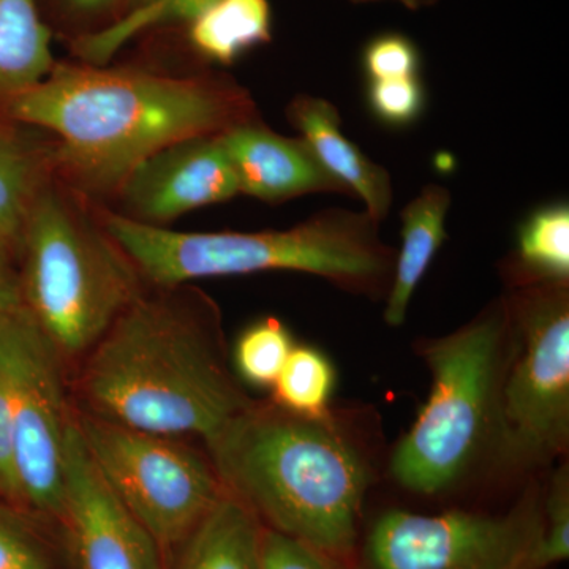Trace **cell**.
Here are the masks:
<instances>
[{
  "label": "cell",
  "instance_id": "1",
  "mask_svg": "<svg viewBox=\"0 0 569 569\" xmlns=\"http://www.w3.org/2000/svg\"><path fill=\"white\" fill-rule=\"evenodd\" d=\"M2 116L50 134L54 178L89 201L114 198L138 164L174 142L260 121L250 93L228 78L88 62H56Z\"/></svg>",
  "mask_w": 569,
  "mask_h": 569
},
{
  "label": "cell",
  "instance_id": "2",
  "mask_svg": "<svg viewBox=\"0 0 569 569\" xmlns=\"http://www.w3.org/2000/svg\"><path fill=\"white\" fill-rule=\"evenodd\" d=\"M69 387L78 413L204 445L254 402L228 358L219 307L187 284H148Z\"/></svg>",
  "mask_w": 569,
  "mask_h": 569
},
{
  "label": "cell",
  "instance_id": "3",
  "mask_svg": "<svg viewBox=\"0 0 569 569\" xmlns=\"http://www.w3.org/2000/svg\"><path fill=\"white\" fill-rule=\"evenodd\" d=\"M204 447L224 489L266 529L350 565L372 462L332 411L309 418L253 402Z\"/></svg>",
  "mask_w": 569,
  "mask_h": 569
},
{
  "label": "cell",
  "instance_id": "4",
  "mask_svg": "<svg viewBox=\"0 0 569 569\" xmlns=\"http://www.w3.org/2000/svg\"><path fill=\"white\" fill-rule=\"evenodd\" d=\"M108 233L129 254L149 287L173 288L193 280L269 271L306 272L351 293L387 296L396 250L385 244L376 219L332 208L288 230L179 231L134 222L99 209Z\"/></svg>",
  "mask_w": 569,
  "mask_h": 569
},
{
  "label": "cell",
  "instance_id": "5",
  "mask_svg": "<svg viewBox=\"0 0 569 569\" xmlns=\"http://www.w3.org/2000/svg\"><path fill=\"white\" fill-rule=\"evenodd\" d=\"M26 312L74 369L148 287L92 201L52 178L18 246Z\"/></svg>",
  "mask_w": 569,
  "mask_h": 569
},
{
  "label": "cell",
  "instance_id": "6",
  "mask_svg": "<svg viewBox=\"0 0 569 569\" xmlns=\"http://www.w3.org/2000/svg\"><path fill=\"white\" fill-rule=\"evenodd\" d=\"M515 346L507 299L486 307L451 335L422 340L432 385L425 406L392 452L397 485L421 496L458 488L497 449L501 385Z\"/></svg>",
  "mask_w": 569,
  "mask_h": 569
},
{
  "label": "cell",
  "instance_id": "7",
  "mask_svg": "<svg viewBox=\"0 0 569 569\" xmlns=\"http://www.w3.org/2000/svg\"><path fill=\"white\" fill-rule=\"evenodd\" d=\"M507 299L515 346L500 403V455L548 463L569 441L568 282L526 279Z\"/></svg>",
  "mask_w": 569,
  "mask_h": 569
},
{
  "label": "cell",
  "instance_id": "8",
  "mask_svg": "<svg viewBox=\"0 0 569 569\" xmlns=\"http://www.w3.org/2000/svg\"><path fill=\"white\" fill-rule=\"evenodd\" d=\"M74 410V408H73ZM93 466L163 552H171L227 493L208 451L78 413Z\"/></svg>",
  "mask_w": 569,
  "mask_h": 569
},
{
  "label": "cell",
  "instance_id": "9",
  "mask_svg": "<svg viewBox=\"0 0 569 569\" xmlns=\"http://www.w3.org/2000/svg\"><path fill=\"white\" fill-rule=\"evenodd\" d=\"M67 366L24 307L0 318V380L9 400L21 508L59 522L74 410Z\"/></svg>",
  "mask_w": 569,
  "mask_h": 569
},
{
  "label": "cell",
  "instance_id": "10",
  "mask_svg": "<svg viewBox=\"0 0 569 569\" xmlns=\"http://www.w3.org/2000/svg\"><path fill=\"white\" fill-rule=\"evenodd\" d=\"M541 530L539 492L505 515L389 509L367 533L362 569H538Z\"/></svg>",
  "mask_w": 569,
  "mask_h": 569
},
{
  "label": "cell",
  "instance_id": "11",
  "mask_svg": "<svg viewBox=\"0 0 569 569\" xmlns=\"http://www.w3.org/2000/svg\"><path fill=\"white\" fill-rule=\"evenodd\" d=\"M69 569H167V553L108 488L70 427L61 520Z\"/></svg>",
  "mask_w": 569,
  "mask_h": 569
},
{
  "label": "cell",
  "instance_id": "12",
  "mask_svg": "<svg viewBox=\"0 0 569 569\" xmlns=\"http://www.w3.org/2000/svg\"><path fill=\"white\" fill-rule=\"evenodd\" d=\"M239 194L238 179L220 137L174 142L153 153L127 176L116 200L121 216L167 227L194 211Z\"/></svg>",
  "mask_w": 569,
  "mask_h": 569
},
{
  "label": "cell",
  "instance_id": "13",
  "mask_svg": "<svg viewBox=\"0 0 569 569\" xmlns=\"http://www.w3.org/2000/svg\"><path fill=\"white\" fill-rule=\"evenodd\" d=\"M220 142L233 167L239 193L266 203L310 193H347L302 138L283 137L254 121L220 134Z\"/></svg>",
  "mask_w": 569,
  "mask_h": 569
},
{
  "label": "cell",
  "instance_id": "14",
  "mask_svg": "<svg viewBox=\"0 0 569 569\" xmlns=\"http://www.w3.org/2000/svg\"><path fill=\"white\" fill-rule=\"evenodd\" d=\"M287 118L318 163L347 193L361 198L366 212L377 222L387 219L392 204L391 176L342 133L335 104L320 97L298 96L288 104Z\"/></svg>",
  "mask_w": 569,
  "mask_h": 569
},
{
  "label": "cell",
  "instance_id": "15",
  "mask_svg": "<svg viewBox=\"0 0 569 569\" xmlns=\"http://www.w3.org/2000/svg\"><path fill=\"white\" fill-rule=\"evenodd\" d=\"M52 178L50 134L0 116V239L17 252L33 201Z\"/></svg>",
  "mask_w": 569,
  "mask_h": 569
},
{
  "label": "cell",
  "instance_id": "16",
  "mask_svg": "<svg viewBox=\"0 0 569 569\" xmlns=\"http://www.w3.org/2000/svg\"><path fill=\"white\" fill-rule=\"evenodd\" d=\"M263 529L257 516L227 490L168 553L167 569H263Z\"/></svg>",
  "mask_w": 569,
  "mask_h": 569
},
{
  "label": "cell",
  "instance_id": "17",
  "mask_svg": "<svg viewBox=\"0 0 569 569\" xmlns=\"http://www.w3.org/2000/svg\"><path fill=\"white\" fill-rule=\"evenodd\" d=\"M451 193L443 186L430 183L402 211V246L396 252L395 274L387 295L385 321L399 328L419 282L448 239L447 216Z\"/></svg>",
  "mask_w": 569,
  "mask_h": 569
},
{
  "label": "cell",
  "instance_id": "18",
  "mask_svg": "<svg viewBox=\"0 0 569 569\" xmlns=\"http://www.w3.org/2000/svg\"><path fill=\"white\" fill-rule=\"evenodd\" d=\"M54 66L51 31L37 0H0V116Z\"/></svg>",
  "mask_w": 569,
  "mask_h": 569
},
{
  "label": "cell",
  "instance_id": "19",
  "mask_svg": "<svg viewBox=\"0 0 569 569\" xmlns=\"http://www.w3.org/2000/svg\"><path fill=\"white\" fill-rule=\"evenodd\" d=\"M272 37L269 0H216L189 28L193 50L208 61L230 66Z\"/></svg>",
  "mask_w": 569,
  "mask_h": 569
},
{
  "label": "cell",
  "instance_id": "20",
  "mask_svg": "<svg viewBox=\"0 0 569 569\" xmlns=\"http://www.w3.org/2000/svg\"><path fill=\"white\" fill-rule=\"evenodd\" d=\"M0 569H69L61 523L0 498Z\"/></svg>",
  "mask_w": 569,
  "mask_h": 569
},
{
  "label": "cell",
  "instance_id": "21",
  "mask_svg": "<svg viewBox=\"0 0 569 569\" xmlns=\"http://www.w3.org/2000/svg\"><path fill=\"white\" fill-rule=\"evenodd\" d=\"M336 383V367L323 351L295 346L272 385V402L301 417H325L331 413Z\"/></svg>",
  "mask_w": 569,
  "mask_h": 569
},
{
  "label": "cell",
  "instance_id": "22",
  "mask_svg": "<svg viewBox=\"0 0 569 569\" xmlns=\"http://www.w3.org/2000/svg\"><path fill=\"white\" fill-rule=\"evenodd\" d=\"M519 276L529 279L568 282V204L548 206L531 213L519 230Z\"/></svg>",
  "mask_w": 569,
  "mask_h": 569
},
{
  "label": "cell",
  "instance_id": "23",
  "mask_svg": "<svg viewBox=\"0 0 569 569\" xmlns=\"http://www.w3.org/2000/svg\"><path fill=\"white\" fill-rule=\"evenodd\" d=\"M296 343L277 318L254 321L241 332L233 350L236 377L254 388H272Z\"/></svg>",
  "mask_w": 569,
  "mask_h": 569
},
{
  "label": "cell",
  "instance_id": "24",
  "mask_svg": "<svg viewBox=\"0 0 569 569\" xmlns=\"http://www.w3.org/2000/svg\"><path fill=\"white\" fill-rule=\"evenodd\" d=\"M569 557V478L560 467L542 498V530L537 552L538 569L561 563Z\"/></svg>",
  "mask_w": 569,
  "mask_h": 569
},
{
  "label": "cell",
  "instance_id": "25",
  "mask_svg": "<svg viewBox=\"0 0 569 569\" xmlns=\"http://www.w3.org/2000/svg\"><path fill=\"white\" fill-rule=\"evenodd\" d=\"M425 103V89L419 77L370 81V110L388 126H410L422 114Z\"/></svg>",
  "mask_w": 569,
  "mask_h": 569
},
{
  "label": "cell",
  "instance_id": "26",
  "mask_svg": "<svg viewBox=\"0 0 569 569\" xmlns=\"http://www.w3.org/2000/svg\"><path fill=\"white\" fill-rule=\"evenodd\" d=\"M419 62L417 44L402 33L373 37L362 51V66L370 81L418 77Z\"/></svg>",
  "mask_w": 569,
  "mask_h": 569
},
{
  "label": "cell",
  "instance_id": "27",
  "mask_svg": "<svg viewBox=\"0 0 569 569\" xmlns=\"http://www.w3.org/2000/svg\"><path fill=\"white\" fill-rule=\"evenodd\" d=\"M263 569H350V565L274 530L263 529L261 538Z\"/></svg>",
  "mask_w": 569,
  "mask_h": 569
},
{
  "label": "cell",
  "instance_id": "28",
  "mask_svg": "<svg viewBox=\"0 0 569 569\" xmlns=\"http://www.w3.org/2000/svg\"><path fill=\"white\" fill-rule=\"evenodd\" d=\"M0 498L21 507L17 471H14L13 432H11L9 400H7L2 380H0Z\"/></svg>",
  "mask_w": 569,
  "mask_h": 569
},
{
  "label": "cell",
  "instance_id": "29",
  "mask_svg": "<svg viewBox=\"0 0 569 569\" xmlns=\"http://www.w3.org/2000/svg\"><path fill=\"white\" fill-rule=\"evenodd\" d=\"M22 306L20 263L14 247L0 239V318Z\"/></svg>",
  "mask_w": 569,
  "mask_h": 569
},
{
  "label": "cell",
  "instance_id": "30",
  "mask_svg": "<svg viewBox=\"0 0 569 569\" xmlns=\"http://www.w3.org/2000/svg\"><path fill=\"white\" fill-rule=\"evenodd\" d=\"M63 9L80 17H97L114 7L122 6V0H58Z\"/></svg>",
  "mask_w": 569,
  "mask_h": 569
},
{
  "label": "cell",
  "instance_id": "31",
  "mask_svg": "<svg viewBox=\"0 0 569 569\" xmlns=\"http://www.w3.org/2000/svg\"><path fill=\"white\" fill-rule=\"evenodd\" d=\"M350 2L366 3L378 2V0H350ZM395 2L402 3V6L407 7L408 10H421L427 9V7L436 6L438 0H395Z\"/></svg>",
  "mask_w": 569,
  "mask_h": 569
},
{
  "label": "cell",
  "instance_id": "32",
  "mask_svg": "<svg viewBox=\"0 0 569 569\" xmlns=\"http://www.w3.org/2000/svg\"><path fill=\"white\" fill-rule=\"evenodd\" d=\"M156 2V0H122V11H130L138 9V7L148 6V3Z\"/></svg>",
  "mask_w": 569,
  "mask_h": 569
}]
</instances>
